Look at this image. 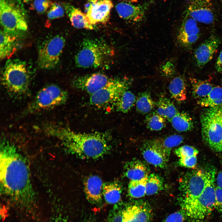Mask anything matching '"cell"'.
Segmentation results:
<instances>
[{"label":"cell","instance_id":"cell-1","mask_svg":"<svg viewBox=\"0 0 222 222\" xmlns=\"http://www.w3.org/2000/svg\"><path fill=\"white\" fill-rule=\"evenodd\" d=\"M0 162L3 193L22 203L31 201L33 195L27 163L14 146L6 140L1 143Z\"/></svg>","mask_w":222,"mask_h":222},{"label":"cell","instance_id":"cell-2","mask_svg":"<svg viewBox=\"0 0 222 222\" xmlns=\"http://www.w3.org/2000/svg\"><path fill=\"white\" fill-rule=\"evenodd\" d=\"M44 130L60 140L71 153L84 159H96L108 152L110 146L106 133H81L68 128L48 125Z\"/></svg>","mask_w":222,"mask_h":222},{"label":"cell","instance_id":"cell-3","mask_svg":"<svg viewBox=\"0 0 222 222\" xmlns=\"http://www.w3.org/2000/svg\"><path fill=\"white\" fill-rule=\"evenodd\" d=\"M114 51L106 42L96 39L83 41L75 57L76 66L83 68H106L110 64Z\"/></svg>","mask_w":222,"mask_h":222},{"label":"cell","instance_id":"cell-4","mask_svg":"<svg viewBox=\"0 0 222 222\" xmlns=\"http://www.w3.org/2000/svg\"><path fill=\"white\" fill-rule=\"evenodd\" d=\"M2 77L3 86L12 96L22 97L28 92L31 74L25 62L17 59L8 60Z\"/></svg>","mask_w":222,"mask_h":222},{"label":"cell","instance_id":"cell-5","mask_svg":"<svg viewBox=\"0 0 222 222\" xmlns=\"http://www.w3.org/2000/svg\"><path fill=\"white\" fill-rule=\"evenodd\" d=\"M3 30L17 39L27 30V12L21 0H0Z\"/></svg>","mask_w":222,"mask_h":222},{"label":"cell","instance_id":"cell-6","mask_svg":"<svg viewBox=\"0 0 222 222\" xmlns=\"http://www.w3.org/2000/svg\"><path fill=\"white\" fill-rule=\"evenodd\" d=\"M207 170H193L186 173L179 181L181 205L187 215L202 193L205 186Z\"/></svg>","mask_w":222,"mask_h":222},{"label":"cell","instance_id":"cell-7","mask_svg":"<svg viewBox=\"0 0 222 222\" xmlns=\"http://www.w3.org/2000/svg\"><path fill=\"white\" fill-rule=\"evenodd\" d=\"M221 108H208L200 118L203 138L210 148L218 152H222Z\"/></svg>","mask_w":222,"mask_h":222},{"label":"cell","instance_id":"cell-8","mask_svg":"<svg viewBox=\"0 0 222 222\" xmlns=\"http://www.w3.org/2000/svg\"><path fill=\"white\" fill-rule=\"evenodd\" d=\"M216 174L214 168L207 170V178L204 189L187 214L191 218L202 220L215 208Z\"/></svg>","mask_w":222,"mask_h":222},{"label":"cell","instance_id":"cell-9","mask_svg":"<svg viewBox=\"0 0 222 222\" xmlns=\"http://www.w3.org/2000/svg\"><path fill=\"white\" fill-rule=\"evenodd\" d=\"M68 97L67 92L58 86L48 85L38 92L26 112L32 113L56 107L64 104Z\"/></svg>","mask_w":222,"mask_h":222},{"label":"cell","instance_id":"cell-10","mask_svg":"<svg viewBox=\"0 0 222 222\" xmlns=\"http://www.w3.org/2000/svg\"><path fill=\"white\" fill-rule=\"evenodd\" d=\"M65 41L61 36L56 35L45 40L40 46L38 64L41 69H51L58 64Z\"/></svg>","mask_w":222,"mask_h":222},{"label":"cell","instance_id":"cell-11","mask_svg":"<svg viewBox=\"0 0 222 222\" xmlns=\"http://www.w3.org/2000/svg\"><path fill=\"white\" fill-rule=\"evenodd\" d=\"M132 83L131 79L128 78H113L105 87L90 95V103L98 107L113 104L123 92L128 90Z\"/></svg>","mask_w":222,"mask_h":222},{"label":"cell","instance_id":"cell-12","mask_svg":"<svg viewBox=\"0 0 222 222\" xmlns=\"http://www.w3.org/2000/svg\"><path fill=\"white\" fill-rule=\"evenodd\" d=\"M152 210L146 204L135 203L123 208L117 205L113 213L114 222H150Z\"/></svg>","mask_w":222,"mask_h":222},{"label":"cell","instance_id":"cell-13","mask_svg":"<svg viewBox=\"0 0 222 222\" xmlns=\"http://www.w3.org/2000/svg\"><path fill=\"white\" fill-rule=\"evenodd\" d=\"M186 13L197 22L209 24L215 20L213 0H188Z\"/></svg>","mask_w":222,"mask_h":222},{"label":"cell","instance_id":"cell-14","mask_svg":"<svg viewBox=\"0 0 222 222\" xmlns=\"http://www.w3.org/2000/svg\"><path fill=\"white\" fill-rule=\"evenodd\" d=\"M113 78L101 73H95L75 78L72 85L74 88L91 95L105 87Z\"/></svg>","mask_w":222,"mask_h":222},{"label":"cell","instance_id":"cell-15","mask_svg":"<svg viewBox=\"0 0 222 222\" xmlns=\"http://www.w3.org/2000/svg\"><path fill=\"white\" fill-rule=\"evenodd\" d=\"M113 7L110 0H89L85 7L86 14L93 25L106 23Z\"/></svg>","mask_w":222,"mask_h":222},{"label":"cell","instance_id":"cell-16","mask_svg":"<svg viewBox=\"0 0 222 222\" xmlns=\"http://www.w3.org/2000/svg\"><path fill=\"white\" fill-rule=\"evenodd\" d=\"M197 22L186 13L177 34V40L180 45L189 47L198 40L199 29Z\"/></svg>","mask_w":222,"mask_h":222},{"label":"cell","instance_id":"cell-17","mask_svg":"<svg viewBox=\"0 0 222 222\" xmlns=\"http://www.w3.org/2000/svg\"><path fill=\"white\" fill-rule=\"evenodd\" d=\"M219 37L210 36L196 48L194 57L197 66L202 67L212 59L220 43Z\"/></svg>","mask_w":222,"mask_h":222},{"label":"cell","instance_id":"cell-18","mask_svg":"<svg viewBox=\"0 0 222 222\" xmlns=\"http://www.w3.org/2000/svg\"><path fill=\"white\" fill-rule=\"evenodd\" d=\"M149 5L148 3L134 5L123 2L117 4L115 8L121 18L129 22L136 23L143 20Z\"/></svg>","mask_w":222,"mask_h":222},{"label":"cell","instance_id":"cell-19","mask_svg":"<svg viewBox=\"0 0 222 222\" xmlns=\"http://www.w3.org/2000/svg\"><path fill=\"white\" fill-rule=\"evenodd\" d=\"M142 154L147 162L160 168L165 167L169 158L153 140L146 143L142 150Z\"/></svg>","mask_w":222,"mask_h":222},{"label":"cell","instance_id":"cell-20","mask_svg":"<svg viewBox=\"0 0 222 222\" xmlns=\"http://www.w3.org/2000/svg\"><path fill=\"white\" fill-rule=\"evenodd\" d=\"M103 185L101 179L97 176L92 175L87 178L84 183V191L89 202L94 204L101 202Z\"/></svg>","mask_w":222,"mask_h":222},{"label":"cell","instance_id":"cell-21","mask_svg":"<svg viewBox=\"0 0 222 222\" xmlns=\"http://www.w3.org/2000/svg\"><path fill=\"white\" fill-rule=\"evenodd\" d=\"M64 7L71 24L74 27L88 30L94 29L86 14L69 4L64 5Z\"/></svg>","mask_w":222,"mask_h":222},{"label":"cell","instance_id":"cell-22","mask_svg":"<svg viewBox=\"0 0 222 222\" xmlns=\"http://www.w3.org/2000/svg\"><path fill=\"white\" fill-rule=\"evenodd\" d=\"M146 166L141 161L133 160L126 163L125 167V175L130 180H138L149 175Z\"/></svg>","mask_w":222,"mask_h":222},{"label":"cell","instance_id":"cell-23","mask_svg":"<svg viewBox=\"0 0 222 222\" xmlns=\"http://www.w3.org/2000/svg\"><path fill=\"white\" fill-rule=\"evenodd\" d=\"M17 38L3 30L0 31V57L1 59L9 58L14 53Z\"/></svg>","mask_w":222,"mask_h":222},{"label":"cell","instance_id":"cell-24","mask_svg":"<svg viewBox=\"0 0 222 222\" xmlns=\"http://www.w3.org/2000/svg\"><path fill=\"white\" fill-rule=\"evenodd\" d=\"M171 97L178 102L186 98V84L184 78L181 76H176L171 81L168 86Z\"/></svg>","mask_w":222,"mask_h":222},{"label":"cell","instance_id":"cell-25","mask_svg":"<svg viewBox=\"0 0 222 222\" xmlns=\"http://www.w3.org/2000/svg\"><path fill=\"white\" fill-rule=\"evenodd\" d=\"M122 189L121 186L116 182L103 184L102 194L106 201L111 204H117L121 200Z\"/></svg>","mask_w":222,"mask_h":222},{"label":"cell","instance_id":"cell-26","mask_svg":"<svg viewBox=\"0 0 222 222\" xmlns=\"http://www.w3.org/2000/svg\"><path fill=\"white\" fill-rule=\"evenodd\" d=\"M170 122L173 128L179 132L190 131L194 127L192 119L188 113L183 112H179Z\"/></svg>","mask_w":222,"mask_h":222},{"label":"cell","instance_id":"cell-27","mask_svg":"<svg viewBox=\"0 0 222 222\" xmlns=\"http://www.w3.org/2000/svg\"><path fill=\"white\" fill-rule=\"evenodd\" d=\"M136 101L134 94L127 90L123 92L113 104L117 111L126 113L132 108Z\"/></svg>","mask_w":222,"mask_h":222},{"label":"cell","instance_id":"cell-28","mask_svg":"<svg viewBox=\"0 0 222 222\" xmlns=\"http://www.w3.org/2000/svg\"><path fill=\"white\" fill-rule=\"evenodd\" d=\"M198 103L202 107L214 108L222 104V88L214 87L205 97L199 100Z\"/></svg>","mask_w":222,"mask_h":222},{"label":"cell","instance_id":"cell-29","mask_svg":"<svg viewBox=\"0 0 222 222\" xmlns=\"http://www.w3.org/2000/svg\"><path fill=\"white\" fill-rule=\"evenodd\" d=\"M156 106V112L170 122L179 112L174 104L165 97H160L157 103Z\"/></svg>","mask_w":222,"mask_h":222},{"label":"cell","instance_id":"cell-30","mask_svg":"<svg viewBox=\"0 0 222 222\" xmlns=\"http://www.w3.org/2000/svg\"><path fill=\"white\" fill-rule=\"evenodd\" d=\"M183 138L181 135L174 134L164 139H155L153 141L169 157L172 149L181 144Z\"/></svg>","mask_w":222,"mask_h":222},{"label":"cell","instance_id":"cell-31","mask_svg":"<svg viewBox=\"0 0 222 222\" xmlns=\"http://www.w3.org/2000/svg\"><path fill=\"white\" fill-rule=\"evenodd\" d=\"M192 94L194 98L201 99L206 97L214 87L207 81L190 78Z\"/></svg>","mask_w":222,"mask_h":222},{"label":"cell","instance_id":"cell-32","mask_svg":"<svg viewBox=\"0 0 222 222\" xmlns=\"http://www.w3.org/2000/svg\"><path fill=\"white\" fill-rule=\"evenodd\" d=\"M135 103L137 111L142 114L149 113L155 106L150 94L147 91L139 94Z\"/></svg>","mask_w":222,"mask_h":222},{"label":"cell","instance_id":"cell-33","mask_svg":"<svg viewBox=\"0 0 222 222\" xmlns=\"http://www.w3.org/2000/svg\"><path fill=\"white\" fill-rule=\"evenodd\" d=\"M147 176L141 179L130 180L128 186L129 195L133 198H139L146 195Z\"/></svg>","mask_w":222,"mask_h":222},{"label":"cell","instance_id":"cell-34","mask_svg":"<svg viewBox=\"0 0 222 222\" xmlns=\"http://www.w3.org/2000/svg\"><path fill=\"white\" fill-rule=\"evenodd\" d=\"M166 120L156 111L148 113L146 117L145 121L148 129L153 131H159L166 126Z\"/></svg>","mask_w":222,"mask_h":222},{"label":"cell","instance_id":"cell-35","mask_svg":"<svg viewBox=\"0 0 222 222\" xmlns=\"http://www.w3.org/2000/svg\"><path fill=\"white\" fill-rule=\"evenodd\" d=\"M163 187V180L159 176L154 174L149 175L146 184V195L156 194Z\"/></svg>","mask_w":222,"mask_h":222},{"label":"cell","instance_id":"cell-36","mask_svg":"<svg viewBox=\"0 0 222 222\" xmlns=\"http://www.w3.org/2000/svg\"><path fill=\"white\" fill-rule=\"evenodd\" d=\"M198 150L193 146L184 145L175 150V153L179 158L196 156L198 154Z\"/></svg>","mask_w":222,"mask_h":222},{"label":"cell","instance_id":"cell-37","mask_svg":"<svg viewBox=\"0 0 222 222\" xmlns=\"http://www.w3.org/2000/svg\"><path fill=\"white\" fill-rule=\"evenodd\" d=\"M64 13V8L59 3H53L47 13L49 19H53L62 17Z\"/></svg>","mask_w":222,"mask_h":222},{"label":"cell","instance_id":"cell-38","mask_svg":"<svg viewBox=\"0 0 222 222\" xmlns=\"http://www.w3.org/2000/svg\"><path fill=\"white\" fill-rule=\"evenodd\" d=\"M52 3L50 0H35L33 6L38 13L43 14L51 7Z\"/></svg>","mask_w":222,"mask_h":222},{"label":"cell","instance_id":"cell-39","mask_svg":"<svg viewBox=\"0 0 222 222\" xmlns=\"http://www.w3.org/2000/svg\"><path fill=\"white\" fill-rule=\"evenodd\" d=\"M197 162L196 156L180 158L179 163L181 166L189 168H194L196 166Z\"/></svg>","mask_w":222,"mask_h":222},{"label":"cell","instance_id":"cell-40","mask_svg":"<svg viewBox=\"0 0 222 222\" xmlns=\"http://www.w3.org/2000/svg\"><path fill=\"white\" fill-rule=\"evenodd\" d=\"M184 220V213L182 211H178L169 215L163 222H183Z\"/></svg>","mask_w":222,"mask_h":222},{"label":"cell","instance_id":"cell-41","mask_svg":"<svg viewBox=\"0 0 222 222\" xmlns=\"http://www.w3.org/2000/svg\"><path fill=\"white\" fill-rule=\"evenodd\" d=\"M215 195V208L218 212H222V189L216 186Z\"/></svg>","mask_w":222,"mask_h":222},{"label":"cell","instance_id":"cell-42","mask_svg":"<svg viewBox=\"0 0 222 222\" xmlns=\"http://www.w3.org/2000/svg\"><path fill=\"white\" fill-rule=\"evenodd\" d=\"M215 68L218 72H222V50L217 59L215 65Z\"/></svg>","mask_w":222,"mask_h":222},{"label":"cell","instance_id":"cell-43","mask_svg":"<svg viewBox=\"0 0 222 222\" xmlns=\"http://www.w3.org/2000/svg\"><path fill=\"white\" fill-rule=\"evenodd\" d=\"M217 186L222 189V170L218 173L216 179Z\"/></svg>","mask_w":222,"mask_h":222},{"label":"cell","instance_id":"cell-44","mask_svg":"<svg viewBox=\"0 0 222 222\" xmlns=\"http://www.w3.org/2000/svg\"><path fill=\"white\" fill-rule=\"evenodd\" d=\"M24 2H27L30 1L31 0H22Z\"/></svg>","mask_w":222,"mask_h":222},{"label":"cell","instance_id":"cell-45","mask_svg":"<svg viewBox=\"0 0 222 222\" xmlns=\"http://www.w3.org/2000/svg\"><path fill=\"white\" fill-rule=\"evenodd\" d=\"M126 1H127L128 2H133L134 1H135V0H125Z\"/></svg>","mask_w":222,"mask_h":222},{"label":"cell","instance_id":"cell-46","mask_svg":"<svg viewBox=\"0 0 222 222\" xmlns=\"http://www.w3.org/2000/svg\"><path fill=\"white\" fill-rule=\"evenodd\" d=\"M221 115L222 117V108H221Z\"/></svg>","mask_w":222,"mask_h":222}]
</instances>
